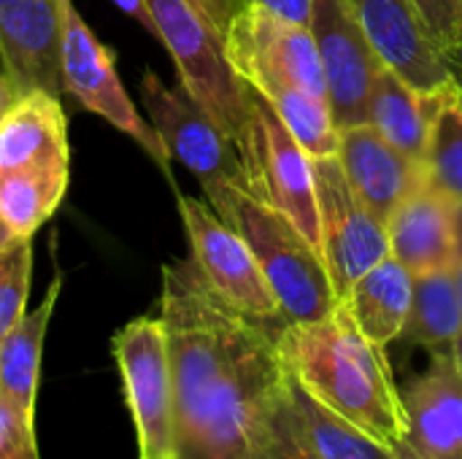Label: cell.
<instances>
[{"label":"cell","mask_w":462,"mask_h":459,"mask_svg":"<svg viewBox=\"0 0 462 459\" xmlns=\"http://www.w3.org/2000/svg\"><path fill=\"white\" fill-rule=\"evenodd\" d=\"M176 459H249L254 436L284 392L279 327L233 308L192 257L162 268Z\"/></svg>","instance_id":"cell-1"},{"label":"cell","mask_w":462,"mask_h":459,"mask_svg":"<svg viewBox=\"0 0 462 459\" xmlns=\"http://www.w3.org/2000/svg\"><path fill=\"white\" fill-rule=\"evenodd\" d=\"M279 354L290 376L325 409L390 449L406 441L409 419L387 354L341 303L319 322L284 325Z\"/></svg>","instance_id":"cell-2"},{"label":"cell","mask_w":462,"mask_h":459,"mask_svg":"<svg viewBox=\"0 0 462 459\" xmlns=\"http://www.w3.org/2000/svg\"><path fill=\"white\" fill-rule=\"evenodd\" d=\"M203 195L214 214L252 249L287 325L319 322L336 311L338 298L328 265L292 219L236 184H217L203 189Z\"/></svg>","instance_id":"cell-3"},{"label":"cell","mask_w":462,"mask_h":459,"mask_svg":"<svg viewBox=\"0 0 462 459\" xmlns=\"http://www.w3.org/2000/svg\"><path fill=\"white\" fill-rule=\"evenodd\" d=\"M246 122L238 133L236 151L244 168L246 192L263 206L284 214L322 254L317 176L311 154L295 141L273 106L246 84Z\"/></svg>","instance_id":"cell-4"},{"label":"cell","mask_w":462,"mask_h":459,"mask_svg":"<svg viewBox=\"0 0 462 459\" xmlns=\"http://www.w3.org/2000/svg\"><path fill=\"white\" fill-rule=\"evenodd\" d=\"M154 30L176 62L179 84L236 141L246 122V84L227 62L222 38L187 0H146Z\"/></svg>","instance_id":"cell-5"},{"label":"cell","mask_w":462,"mask_h":459,"mask_svg":"<svg viewBox=\"0 0 462 459\" xmlns=\"http://www.w3.org/2000/svg\"><path fill=\"white\" fill-rule=\"evenodd\" d=\"M125 403L133 414L138 459H176L173 379L160 317H138L111 338Z\"/></svg>","instance_id":"cell-6"},{"label":"cell","mask_w":462,"mask_h":459,"mask_svg":"<svg viewBox=\"0 0 462 459\" xmlns=\"http://www.w3.org/2000/svg\"><path fill=\"white\" fill-rule=\"evenodd\" d=\"M62 84L87 111L133 138L171 179V157L157 130L138 114L116 73L114 51L97 41L70 0H62Z\"/></svg>","instance_id":"cell-7"},{"label":"cell","mask_w":462,"mask_h":459,"mask_svg":"<svg viewBox=\"0 0 462 459\" xmlns=\"http://www.w3.org/2000/svg\"><path fill=\"white\" fill-rule=\"evenodd\" d=\"M322 260L328 265L338 303L355 281L390 257L387 222L379 219L352 189L336 154L314 160Z\"/></svg>","instance_id":"cell-8"},{"label":"cell","mask_w":462,"mask_h":459,"mask_svg":"<svg viewBox=\"0 0 462 459\" xmlns=\"http://www.w3.org/2000/svg\"><path fill=\"white\" fill-rule=\"evenodd\" d=\"M141 100L171 160L181 162L203 189L236 184L246 189L236 143L181 87H168L154 70L141 78Z\"/></svg>","instance_id":"cell-9"},{"label":"cell","mask_w":462,"mask_h":459,"mask_svg":"<svg viewBox=\"0 0 462 459\" xmlns=\"http://www.w3.org/2000/svg\"><path fill=\"white\" fill-rule=\"evenodd\" d=\"M179 214L189 238V257L206 281L241 314L284 330V319L268 279L246 241L198 197L179 195Z\"/></svg>","instance_id":"cell-10"},{"label":"cell","mask_w":462,"mask_h":459,"mask_svg":"<svg viewBox=\"0 0 462 459\" xmlns=\"http://www.w3.org/2000/svg\"><path fill=\"white\" fill-rule=\"evenodd\" d=\"M225 54L246 84L282 78L317 97H328L325 70L311 27L290 22L260 3H249L225 35Z\"/></svg>","instance_id":"cell-11"},{"label":"cell","mask_w":462,"mask_h":459,"mask_svg":"<svg viewBox=\"0 0 462 459\" xmlns=\"http://www.w3.org/2000/svg\"><path fill=\"white\" fill-rule=\"evenodd\" d=\"M311 32L319 49L328 100L338 130L368 124L374 73L382 65L346 0H314Z\"/></svg>","instance_id":"cell-12"},{"label":"cell","mask_w":462,"mask_h":459,"mask_svg":"<svg viewBox=\"0 0 462 459\" xmlns=\"http://www.w3.org/2000/svg\"><path fill=\"white\" fill-rule=\"evenodd\" d=\"M365 30L379 60L422 95L457 89V78L444 62L411 0H346ZM462 89V87H460Z\"/></svg>","instance_id":"cell-13"},{"label":"cell","mask_w":462,"mask_h":459,"mask_svg":"<svg viewBox=\"0 0 462 459\" xmlns=\"http://www.w3.org/2000/svg\"><path fill=\"white\" fill-rule=\"evenodd\" d=\"M0 62L19 95L62 97V0H0Z\"/></svg>","instance_id":"cell-14"},{"label":"cell","mask_w":462,"mask_h":459,"mask_svg":"<svg viewBox=\"0 0 462 459\" xmlns=\"http://www.w3.org/2000/svg\"><path fill=\"white\" fill-rule=\"evenodd\" d=\"M414 459H462V365L457 354H430L428 368L401 387Z\"/></svg>","instance_id":"cell-15"},{"label":"cell","mask_w":462,"mask_h":459,"mask_svg":"<svg viewBox=\"0 0 462 459\" xmlns=\"http://www.w3.org/2000/svg\"><path fill=\"white\" fill-rule=\"evenodd\" d=\"M336 157L352 189L384 222L401 200L425 181V165L398 151L371 124L338 130Z\"/></svg>","instance_id":"cell-16"},{"label":"cell","mask_w":462,"mask_h":459,"mask_svg":"<svg viewBox=\"0 0 462 459\" xmlns=\"http://www.w3.org/2000/svg\"><path fill=\"white\" fill-rule=\"evenodd\" d=\"M390 254L414 276L455 268L457 230L455 200L436 189L428 176L414 187L387 219Z\"/></svg>","instance_id":"cell-17"},{"label":"cell","mask_w":462,"mask_h":459,"mask_svg":"<svg viewBox=\"0 0 462 459\" xmlns=\"http://www.w3.org/2000/svg\"><path fill=\"white\" fill-rule=\"evenodd\" d=\"M70 165L68 116L49 92L19 95L0 122V170Z\"/></svg>","instance_id":"cell-18"},{"label":"cell","mask_w":462,"mask_h":459,"mask_svg":"<svg viewBox=\"0 0 462 459\" xmlns=\"http://www.w3.org/2000/svg\"><path fill=\"white\" fill-rule=\"evenodd\" d=\"M411 295L414 273L390 254L355 281L341 306L352 314L355 325L371 344L387 349L403 335L411 311Z\"/></svg>","instance_id":"cell-19"},{"label":"cell","mask_w":462,"mask_h":459,"mask_svg":"<svg viewBox=\"0 0 462 459\" xmlns=\"http://www.w3.org/2000/svg\"><path fill=\"white\" fill-rule=\"evenodd\" d=\"M444 95V92H441ZM441 95H422L384 62L374 73L368 97V124L398 151L425 165L430 124Z\"/></svg>","instance_id":"cell-20"},{"label":"cell","mask_w":462,"mask_h":459,"mask_svg":"<svg viewBox=\"0 0 462 459\" xmlns=\"http://www.w3.org/2000/svg\"><path fill=\"white\" fill-rule=\"evenodd\" d=\"M60 292H62V276L57 273L41 306L24 314L0 338V392L30 419H35L43 341H46V330H49Z\"/></svg>","instance_id":"cell-21"},{"label":"cell","mask_w":462,"mask_h":459,"mask_svg":"<svg viewBox=\"0 0 462 459\" xmlns=\"http://www.w3.org/2000/svg\"><path fill=\"white\" fill-rule=\"evenodd\" d=\"M401 341L430 354H457L462 341V303L455 268L414 276L409 322Z\"/></svg>","instance_id":"cell-22"},{"label":"cell","mask_w":462,"mask_h":459,"mask_svg":"<svg viewBox=\"0 0 462 459\" xmlns=\"http://www.w3.org/2000/svg\"><path fill=\"white\" fill-rule=\"evenodd\" d=\"M70 165L0 170V225L16 238H32L65 200Z\"/></svg>","instance_id":"cell-23"},{"label":"cell","mask_w":462,"mask_h":459,"mask_svg":"<svg viewBox=\"0 0 462 459\" xmlns=\"http://www.w3.org/2000/svg\"><path fill=\"white\" fill-rule=\"evenodd\" d=\"M287 400L290 409L311 446V452L319 459H403L398 449H390L363 433L360 427L349 425L330 409H325L319 400H314L287 371Z\"/></svg>","instance_id":"cell-24"},{"label":"cell","mask_w":462,"mask_h":459,"mask_svg":"<svg viewBox=\"0 0 462 459\" xmlns=\"http://www.w3.org/2000/svg\"><path fill=\"white\" fill-rule=\"evenodd\" d=\"M249 87L257 89L273 106L279 119L287 124L295 141L311 154V160L330 157L338 151V127L333 122L328 97H317L282 78H257Z\"/></svg>","instance_id":"cell-25"},{"label":"cell","mask_w":462,"mask_h":459,"mask_svg":"<svg viewBox=\"0 0 462 459\" xmlns=\"http://www.w3.org/2000/svg\"><path fill=\"white\" fill-rule=\"evenodd\" d=\"M425 176L449 200L462 203V89H449L439 97L430 124Z\"/></svg>","instance_id":"cell-26"},{"label":"cell","mask_w":462,"mask_h":459,"mask_svg":"<svg viewBox=\"0 0 462 459\" xmlns=\"http://www.w3.org/2000/svg\"><path fill=\"white\" fill-rule=\"evenodd\" d=\"M32 281V238H19L0 260V338L27 314Z\"/></svg>","instance_id":"cell-27"},{"label":"cell","mask_w":462,"mask_h":459,"mask_svg":"<svg viewBox=\"0 0 462 459\" xmlns=\"http://www.w3.org/2000/svg\"><path fill=\"white\" fill-rule=\"evenodd\" d=\"M254 452L265 454L268 459H319L311 452V446H309V441H306V436H303V430H300V425L290 409L287 390L279 395V400L273 403V409L263 419V425L254 436L252 454Z\"/></svg>","instance_id":"cell-28"},{"label":"cell","mask_w":462,"mask_h":459,"mask_svg":"<svg viewBox=\"0 0 462 459\" xmlns=\"http://www.w3.org/2000/svg\"><path fill=\"white\" fill-rule=\"evenodd\" d=\"M462 87V0H411Z\"/></svg>","instance_id":"cell-29"},{"label":"cell","mask_w":462,"mask_h":459,"mask_svg":"<svg viewBox=\"0 0 462 459\" xmlns=\"http://www.w3.org/2000/svg\"><path fill=\"white\" fill-rule=\"evenodd\" d=\"M0 459H41L35 441V419L24 417L0 392Z\"/></svg>","instance_id":"cell-30"},{"label":"cell","mask_w":462,"mask_h":459,"mask_svg":"<svg viewBox=\"0 0 462 459\" xmlns=\"http://www.w3.org/2000/svg\"><path fill=\"white\" fill-rule=\"evenodd\" d=\"M203 19L206 24L222 38L225 43V35L233 24V19L252 3V0H187Z\"/></svg>","instance_id":"cell-31"},{"label":"cell","mask_w":462,"mask_h":459,"mask_svg":"<svg viewBox=\"0 0 462 459\" xmlns=\"http://www.w3.org/2000/svg\"><path fill=\"white\" fill-rule=\"evenodd\" d=\"M252 3H260L265 5L268 11L290 19V22H298V24H311V11H314V0H252Z\"/></svg>","instance_id":"cell-32"},{"label":"cell","mask_w":462,"mask_h":459,"mask_svg":"<svg viewBox=\"0 0 462 459\" xmlns=\"http://www.w3.org/2000/svg\"><path fill=\"white\" fill-rule=\"evenodd\" d=\"M114 3H116V8H119V11H125L127 16H133L143 30H149L152 35H157V30H154V19H152V11H149L146 0H114Z\"/></svg>","instance_id":"cell-33"},{"label":"cell","mask_w":462,"mask_h":459,"mask_svg":"<svg viewBox=\"0 0 462 459\" xmlns=\"http://www.w3.org/2000/svg\"><path fill=\"white\" fill-rule=\"evenodd\" d=\"M455 230H457V257H455V276H457V289H460V303H462V203H455Z\"/></svg>","instance_id":"cell-34"},{"label":"cell","mask_w":462,"mask_h":459,"mask_svg":"<svg viewBox=\"0 0 462 459\" xmlns=\"http://www.w3.org/2000/svg\"><path fill=\"white\" fill-rule=\"evenodd\" d=\"M16 100H19V92L11 87L8 78H3V81H0V122H3V116L8 114V108H11Z\"/></svg>","instance_id":"cell-35"},{"label":"cell","mask_w":462,"mask_h":459,"mask_svg":"<svg viewBox=\"0 0 462 459\" xmlns=\"http://www.w3.org/2000/svg\"><path fill=\"white\" fill-rule=\"evenodd\" d=\"M16 241H19V238H16V235H11V233L0 225V260L5 257V252H8Z\"/></svg>","instance_id":"cell-36"},{"label":"cell","mask_w":462,"mask_h":459,"mask_svg":"<svg viewBox=\"0 0 462 459\" xmlns=\"http://www.w3.org/2000/svg\"><path fill=\"white\" fill-rule=\"evenodd\" d=\"M398 452H401V457H403V459H414V457H411V454H409V452H403L401 446H398Z\"/></svg>","instance_id":"cell-37"},{"label":"cell","mask_w":462,"mask_h":459,"mask_svg":"<svg viewBox=\"0 0 462 459\" xmlns=\"http://www.w3.org/2000/svg\"><path fill=\"white\" fill-rule=\"evenodd\" d=\"M457 360H460V365H462V341H460V346H457Z\"/></svg>","instance_id":"cell-38"},{"label":"cell","mask_w":462,"mask_h":459,"mask_svg":"<svg viewBox=\"0 0 462 459\" xmlns=\"http://www.w3.org/2000/svg\"><path fill=\"white\" fill-rule=\"evenodd\" d=\"M249 459H268V457H265V454H257V452H254V454H252Z\"/></svg>","instance_id":"cell-39"},{"label":"cell","mask_w":462,"mask_h":459,"mask_svg":"<svg viewBox=\"0 0 462 459\" xmlns=\"http://www.w3.org/2000/svg\"><path fill=\"white\" fill-rule=\"evenodd\" d=\"M3 78H5V76H3V73H0V81H3Z\"/></svg>","instance_id":"cell-40"}]
</instances>
